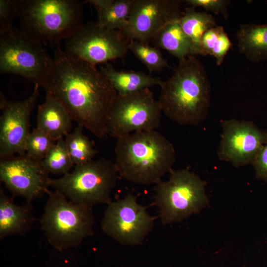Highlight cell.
<instances>
[{"instance_id":"obj_8","label":"cell","mask_w":267,"mask_h":267,"mask_svg":"<svg viewBox=\"0 0 267 267\" xmlns=\"http://www.w3.org/2000/svg\"><path fill=\"white\" fill-rule=\"evenodd\" d=\"M42 43L13 27L0 34V71L20 75L42 87L53 67Z\"/></svg>"},{"instance_id":"obj_6","label":"cell","mask_w":267,"mask_h":267,"mask_svg":"<svg viewBox=\"0 0 267 267\" xmlns=\"http://www.w3.org/2000/svg\"><path fill=\"white\" fill-rule=\"evenodd\" d=\"M119 176L114 162L101 158L75 166L61 178H50L49 184L70 201L92 207L112 201Z\"/></svg>"},{"instance_id":"obj_26","label":"cell","mask_w":267,"mask_h":267,"mask_svg":"<svg viewBox=\"0 0 267 267\" xmlns=\"http://www.w3.org/2000/svg\"><path fill=\"white\" fill-rule=\"evenodd\" d=\"M56 142L36 127L30 132L27 138L25 145V153L34 159L42 161Z\"/></svg>"},{"instance_id":"obj_22","label":"cell","mask_w":267,"mask_h":267,"mask_svg":"<svg viewBox=\"0 0 267 267\" xmlns=\"http://www.w3.org/2000/svg\"><path fill=\"white\" fill-rule=\"evenodd\" d=\"M182 30L191 41L196 55H202L201 41L208 30L217 26L214 17L205 12L196 11L194 8H185L178 19Z\"/></svg>"},{"instance_id":"obj_18","label":"cell","mask_w":267,"mask_h":267,"mask_svg":"<svg viewBox=\"0 0 267 267\" xmlns=\"http://www.w3.org/2000/svg\"><path fill=\"white\" fill-rule=\"evenodd\" d=\"M99 70L120 95L134 93L154 86H161L164 81L160 78L153 77L142 72L117 71L108 63L100 66Z\"/></svg>"},{"instance_id":"obj_4","label":"cell","mask_w":267,"mask_h":267,"mask_svg":"<svg viewBox=\"0 0 267 267\" xmlns=\"http://www.w3.org/2000/svg\"><path fill=\"white\" fill-rule=\"evenodd\" d=\"M21 30L41 43L60 45L84 25L79 0H18Z\"/></svg>"},{"instance_id":"obj_17","label":"cell","mask_w":267,"mask_h":267,"mask_svg":"<svg viewBox=\"0 0 267 267\" xmlns=\"http://www.w3.org/2000/svg\"><path fill=\"white\" fill-rule=\"evenodd\" d=\"M73 120L59 100L46 94L44 101L38 107L37 128L56 141L70 133Z\"/></svg>"},{"instance_id":"obj_28","label":"cell","mask_w":267,"mask_h":267,"mask_svg":"<svg viewBox=\"0 0 267 267\" xmlns=\"http://www.w3.org/2000/svg\"><path fill=\"white\" fill-rule=\"evenodd\" d=\"M185 1L192 7H201L215 14H222L225 18H228L227 8L230 3L228 0H186Z\"/></svg>"},{"instance_id":"obj_12","label":"cell","mask_w":267,"mask_h":267,"mask_svg":"<svg viewBox=\"0 0 267 267\" xmlns=\"http://www.w3.org/2000/svg\"><path fill=\"white\" fill-rule=\"evenodd\" d=\"M41 161L26 154L0 159V180L12 197L31 203L46 194L50 178Z\"/></svg>"},{"instance_id":"obj_5","label":"cell","mask_w":267,"mask_h":267,"mask_svg":"<svg viewBox=\"0 0 267 267\" xmlns=\"http://www.w3.org/2000/svg\"><path fill=\"white\" fill-rule=\"evenodd\" d=\"M40 223L48 242L61 251L80 245L93 235L92 207L74 203L60 192L49 189Z\"/></svg>"},{"instance_id":"obj_20","label":"cell","mask_w":267,"mask_h":267,"mask_svg":"<svg viewBox=\"0 0 267 267\" xmlns=\"http://www.w3.org/2000/svg\"><path fill=\"white\" fill-rule=\"evenodd\" d=\"M240 52L251 62L267 59V24H244L237 31Z\"/></svg>"},{"instance_id":"obj_19","label":"cell","mask_w":267,"mask_h":267,"mask_svg":"<svg viewBox=\"0 0 267 267\" xmlns=\"http://www.w3.org/2000/svg\"><path fill=\"white\" fill-rule=\"evenodd\" d=\"M152 41L156 47L166 50L178 60L196 55L191 41L182 30L178 19L166 24L155 34Z\"/></svg>"},{"instance_id":"obj_7","label":"cell","mask_w":267,"mask_h":267,"mask_svg":"<svg viewBox=\"0 0 267 267\" xmlns=\"http://www.w3.org/2000/svg\"><path fill=\"white\" fill-rule=\"evenodd\" d=\"M168 180L155 184L153 204L161 222L166 225L178 222L199 213L208 203L206 182L189 169L169 172Z\"/></svg>"},{"instance_id":"obj_25","label":"cell","mask_w":267,"mask_h":267,"mask_svg":"<svg viewBox=\"0 0 267 267\" xmlns=\"http://www.w3.org/2000/svg\"><path fill=\"white\" fill-rule=\"evenodd\" d=\"M129 50L146 66L150 74L170 68L159 49L150 46L149 43L130 40Z\"/></svg>"},{"instance_id":"obj_9","label":"cell","mask_w":267,"mask_h":267,"mask_svg":"<svg viewBox=\"0 0 267 267\" xmlns=\"http://www.w3.org/2000/svg\"><path fill=\"white\" fill-rule=\"evenodd\" d=\"M162 112L149 89L127 95L117 94L108 115V134L117 139L134 132L156 130Z\"/></svg>"},{"instance_id":"obj_11","label":"cell","mask_w":267,"mask_h":267,"mask_svg":"<svg viewBox=\"0 0 267 267\" xmlns=\"http://www.w3.org/2000/svg\"><path fill=\"white\" fill-rule=\"evenodd\" d=\"M130 41L120 30L109 29L96 22H89L84 24L65 41L64 50L95 66L124 58L129 50Z\"/></svg>"},{"instance_id":"obj_15","label":"cell","mask_w":267,"mask_h":267,"mask_svg":"<svg viewBox=\"0 0 267 267\" xmlns=\"http://www.w3.org/2000/svg\"><path fill=\"white\" fill-rule=\"evenodd\" d=\"M178 0H134L126 25L120 30L130 40L149 43L163 27L178 19Z\"/></svg>"},{"instance_id":"obj_13","label":"cell","mask_w":267,"mask_h":267,"mask_svg":"<svg viewBox=\"0 0 267 267\" xmlns=\"http://www.w3.org/2000/svg\"><path fill=\"white\" fill-rule=\"evenodd\" d=\"M222 128L219 159L237 168L252 164L267 140V132L252 122L235 119L223 121Z\"/></svg>"},{"instance_id":"obj_30","label":"cell","mask_w":267,"mask_h":267,"mask_svg":"<svg viewBox=\"0 0 267 267\" xmlns=\"http://www.w3.org/2000/svg\"><path fill=\"white\" fill-rule=\"evenodd\" d=\"M222 29H223V27L216 26L208 30L204 33L201 41L202 55H211L213 48Z\"/></svg>"},{"instance_id":"obj_1","label":"cell","mask_w":267,"mask_h":267,"mask_svg":"<svg viewBox=\"0 0 267 267\" xmlns=\"http://www.w3.org/2000/svg\"><path fill=\"white\" fill-rule=\"evenodd\" d=\"M42 87L62 104L78 125L100 139L108 134V115L117 93L95 66L57 45L52 70Z\"/></svg>"},{"instance_id":"obj_3","label":"cell","mask_w":267,"mask_h":267,"mask_svg":"<svg viewBox=\"0 0 267 267\" xmlns=\"http://www.w3.org/2000/svg\"><path fill=\"white\" fill-rule=\"evenodd\" d=\"M115 156L119 176L141 185L161 181L176 160L173 144L156 130L134 132L117 139Z\"/></svg>"},{"instance_id":"obj_24","label":"cell","mask_w":267,"mask_h":267,"mask_svg":"<svg viewBox=\"0 0 267 267\" xmlns=\"http://www.w3.org/2000/svg\"><path fill=\"white\" fill-rule=\"evenodd\" d=\"M41 162L48 174L54 175H66L74 166L63 138L56 141Z\"/></svg>"},{"instance_id":"obj_31","label":"cell","mask_w":267,"mask_h":267,"mask_svg":"<svg viewBox=\"0 0 267 267\" xmlns=\"http://www.w3.org/2000/svg\"><path fill=\"white\" fill-rule=\"evenodd\" d=\"M257 178L267 182V140L251 164Z\"/></svg>"},{"instance_id":"obj_23","label":"cell","mask_w":267,"mask_h":267,"mask_svg":"<svg viewBox=\"0 0 267 267\" xmlns=\"http://www.w3.org/2000/svg\"><path fill=\"white\" fill-rule=\"evenodd\" d=\"M83 129L78 125L65 136L66 147L74 166L93 160L97 153L94 141L84 134Z\"/></svg>"},{"instance_id":"obj_29","label":"cell","mask_w":267,"mask_h":267,"mask_svg":"<svg viewBox=\"0 0 267 267\" xmlns=\"http://www.w3.org/2000/svg\"><path fill=\"white\" fill-rule=\"evenodd\" d=\"M231 45L232 44L227 34L225 32L224 29H222L213 48L211 54V55L216 59L218 65L222 64Z\"/></svg>"},{"instance_id":"obj_14","label":"cell","mask_w":267,"mask_h":267,"mask_svg":"<svg viewBox=\"0 0 267 267\" xmlns=\"http://www.w3.org/2000/svg\"><path fill=\"white\" fill-rule=\"evenodd\" d=\"M40 86L35 85L32 93L26 99L7 101L0 93V159L25 153V145L30 134V119L39 97Z\"/></svg>"},{"instance_id":"obj_10","label":"cell","mask_w":267,"mask_h":267,"mask_svg":"<svg viewBox=\"0 0 267 267\" xmlns=\"http://www.w3.org/2000/svg\"><path fill=\"white\" fill-rule=\"evenodd\" d=\"M137 198L128 193L111 201L101 221V230L122 245H141L154 228L155 218L148 213V206L139 204Z\"/></svg>"},{"instance_id":"obj_21","label":"cell","mask_w":267,"mask_h":267,"mask_svg":"<svg viewBox=\"0 0 267 267\" xmlns=\"http://www.w3.org/2000/svg\"><path fill=\"white\" fill-rule=\"evenodd\" d=\"M134 0H88L97 11L96 22L112 30H121L127 24Z\"/></svg>"},{"instance_id":"obj_2","label":"cell","mask_w":267,"mask_h":267,"mask_svg":"<svg viewBox=\"0 0 267 267\" xmlns=\"http://www.w3.org/2000/svg\"><path fill=\"white\" fill-rule=\"evenodd\" d=\"M162 111L180 125L195 126L206 118L211 86L201 62L191 55L179 60L172 76L160 86Z\"/></svg>"},{"instance_id":"obj_16","label":"cell","mask_w":267,"mask_h":267,"mask_svg":"<svg viewBox=\"0 0 267 267\" xmlns=\"http://www.w3.org/2000/svg\"><path fill=\"white\" fill-rule=\"evenodd\" d=\"M35 218L31 203L16 204L13 197L0 190V240L11 235L24 236L31 229Z\"/></svg>"},{"instance_id":"obj_27","label":"cell","mask_w":267,"mask_h":267,"mask_svg":"<svg viewBox=\"0 0 267 267\" xmlns=\"http://www.w3.org/2000/svg\"><path fill=\"white\" fill-rule=\"evenodd\" d=\"M17 12V0H0V34L13 28L12 22Z\"/></svg>"}]
</instances>
